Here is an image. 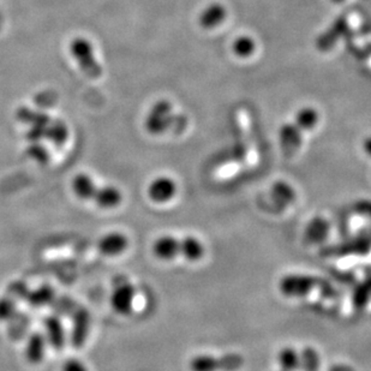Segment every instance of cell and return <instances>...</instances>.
Instances as JSON below:
<instances>
[{
	"label": "cell",
	"instance_id": "obj_1",
	"mask_svg": "<svg viewBox=\"0 0 371 371\" xmlns=\"http://www.w3.org/2000/svg\"><path fill=\"white\" fill-rule=\"evenodd\" d=\"M70 54L75 59L81 71L91 80H98L103 76V66L98 63L95 49L87 38L77 36L70 42Z\"/></svg>",
	"mask_w": 371,
	"mask_h": 371
},
{
	"label": "cell",
	"instance_id": "obj_2",
	"mask_svg": "<svg viewBox=\"0 0 371 371\" xmlns=\"http://www.w3.org/2000/svg\"><path fill=\"white\" fill-rule=\"evenodd\" d=\"M186 118L181 116L175 117L172 114V105L167 100H161L149 111L146 118V129L149 133L160 135L173 126H177L178 130H182L183 126H186Z\"/></svg>",
	"mask_w": 371,
	"mask_h": 371
},
{
	"label": "cell",
	"instance_id": "obj_3",
	"mask_svg": "<svg viewBox=\"0 0 371 371\" xmlns=\"http://www.w3.org/2000/svg\"><path fill=\"white\" fill-rule=\"evenodd\" d=\"M245 360L239 353H228L224 356L197 355L189 362L191 371H238L244 367Z\"/></svg>",
	"mask_w": 371,
	"mask_h": 371
},
{
	"label": "cell",
	"instance_id": "obj_4",
	"mask_svg": "<svg viewBox=\"0 0 371 371\" xmlns=\"http://www.w3.org/2000/svg\"><path fill=\"white\" fill-rule=\"evenodd\" d=\"M317 286V279L308 274H286L279 280V291L286 298H304Z\"/></svg>",
	"mask_w": 371,
	"mask_h": 371
},
{
	"label": "cell",
	"instance_id": "obj_5",
	"mask_svg": "<svg viewBox=\"0 0 371 371\" xmlns=\"http://www.w3.org/2000/svg\"><path fill=\"white\" fill-rule=\"evenodd\" d=\"M136 295V288L128 281L116 285L110 295L112 310L121 316H129L133 311Z\"/></svg>",
	"mask_w": 371,
	"mask_h": 371
},
{
	"label": "cell",
	"instance_id": "obj_6",
	"mask_svg": "<svg viewBox=\"0 0 371 371\" xmlns=\"http://www.w3.org/2000/svg\"><path fill=\"white\" fill-rule=\"evenodd\" d=\"M177 193L178 186L175 179L168 176H159L147 186L148 198L156 205H166L175 198Z\"/></svg>",
	"mask_w": 371,
	"mask_h": 371
},
{
	"label": "cell",
	"instance_id": "obj_7",
	"mask_svg": "<svg viewBox=\"0 0 371 371\" xmlns=\"http://www.w3.org/2000/svg\"><path fill=\"white\" fill-rule=\"evenodd\" d=\"M130 239L121 231H110L98 240V250L106 258H118L129 249Z\"/></svg>",
	"mask_w": 371,
	"mask_h": 371
},
{
	"label": "cell",
	"instance_id": "obj_8",
	"mask_svg": "<svg viewBox=\"0 0 371 371\" xmlns=\"http://www.w3.org/2000/svg\"><path fill=\"white\" fill-rule=\"evenodd\" d=\"M152 253L159 261H175L181 256V239L175 235H160L153 242Z\"/></svg>",
	"mask_w": 371,
	"mask_h": 371
},
{
	"label": "cell",
	"instance_id": "obj_9",
	"mask_svg": "<svg viewBox=\"0 0 371 371\" xmlns=\"http://www.w3.org/2000/svg\"><path fill=\"white\" fill-rule=\"evenodd\" d=\"M93 202L98 205V208L110 209L117 208L123 203V193L121 190L116 186H98L96 193H95Z\"/></svg>",
	"mask_w": 371,
	"mask_h": 371
},
{
	"label": "cell",
	"instance_id": "obj_10",
	"mask_svg": "<svg viewBox=\"0 0 371 371\" xmlns=\"http://www.w3.org/2000/svg\"><path fill=\"white\" fill-rule=\"evenodd\" d=\"M98 188L94 178L84 172L75 176L71 181L72 193L81 201H93Z\"/></svg>",
	"mask_w": 371,
	"mask_h": 371
},
{
	"label": "cell",
	"instance_id": "obj_11",
	"mask_svg": "<svg viewBox=\"0 0 371 371\" xmlns=\"http://www.w3.org/2000/svg\"><path fill=\"white\" fill-rule=\"evenodd\" d=\"M205 245L195 235H186L181 239V256L188 262L196 263L205 258Z\"/></svg>",
	"mask_w": 371,
	"mask_h": 371
},
{
	"label": "cell",
	"instance_id": "obj_12",
	"mask_svg": "<svg viewBox=\"0 0 371 371\" xmlns=\"http://www.w3.org/2000/svg\"><path fill=\"white\" fill-rule=\"evenodd\" d=\"M347 26H349V19L347 17L342 16L341 19H337L335 24H333L330 29H328L321 38L318 39V49H321V51H328V49H332L334 44L340 38V35L347 29Z\"/></svg>",
	"mask_w": 371,
	"mask_h": 371
},
{
	"label": "cell",
	"instance_id": "obj_13",
	"mask_svg": "<svg viewBox=\"0 0 371 371\" xmlns=\"http://www.w3.org/2000/svg\"><path fill=\"white\" fill-rule=\"evenodd\" d=\"M281 146L285 154L295 153L300 146V129L295 124H286L280 131Z\"/></svg>",
	"mask_w": 371,
	"mask_h": 371
},
{
	"label": "cell",
	"instance_id": "obj_14",
	"mask_svg": "<svg viewBox=\"0 0 371 371\" xmlns=\"http://www.w3.org/2000/svg\"><path fill=\"white\" fill-rule=\"evenodd\" d=\"M278 363L283 371H295L300 367V353L292 347L285 346L278 352Z\"/></svg>",
	"mask_w": 371,
	"mask_h": 371
},
{
	"label": "cell",
	"instance_id": "obj_15",
	"mask_svg": "<svg viewBox=\"0 0 371 371\" xmlns=\"http://www.w3.org/2000/svg\"><path fill=\"white\" fill-rule=\"evenodd\" d=\"M226 17V10L224 6L220 4H212L202 12L200 23L205 29H212L219 26L220 23L224 22Z\"/></svg>",
	"mask_w": 371,
	"mask_h": 371
},
{
	"label": "cell",
	"instance_id": "obj_16",
	"mask_svg": "<svg viewBox=\"0 0 371 371\" xmlns=\"http://www.w3.org/2000/svg\"><path fill=\"white\" fill-rule=\"evenodd\" d=\"M330 232V224L323 218H314L305 230V238L311 243H318L326 239Z\"/></svg>",
	"mask_w": 371,
	"mask_h": 371
},
{
	"label": "cell",
	"instance_id": "obj_17",
	"mask_svg": "<svg viewBox=\"0 0 371 371\" xmlns=\"http://www.w3.org/2000/svg\"><path fill=\"white\" fill-rule=\"evenodd\" d=\"M321 367V358L317 351L308 346L300 352V367L304 371H318Z\"/></svg>",
	"mask_w": 371,
	"mask_h": 371
},
{
	"label": "cell",
	"instance_id": "obj_18",
	"mask_svg": "<svg viewBox=\"0 0 371 371\" xmlns=\"http://www.w3.org/2000/svg\"><path fill=\"white\" fill-rule=\"evenodd\" d=\"M272 195L277 202H280L283 205H291L295 201V191L290 184L285 182H277L272 189Z\"/></svg>",
	"mask_w": 371,
	"mask_h": 371
},
{
	"label": "cell",
	"instance_id": "obj_19",
	"mask_svg": "<svg viewBox=\"0 0 371 371\" xmlns=\"http://www.w3.org/2000/svg\"><path fill=\"white\" fill-rule=\"evenodd\" d=\"M45 337H42L41 335L36 334L27 346V357L28 360L33 362V363H39L40 360L44 358V352H45Z\"/></svg>",
	"mask_w": 371,
	"mask_h": 371
},
{
	"label": "cell",
	"instance_id": "obj_20",
	"mask_svg": "<svg viewBox=\"0 0 371 371\" xmlns=\"http://www.w3.org/2000/svg\"><path fill=\"white\" fill-rule=\"evenodd\" d=\"M317 119V112L314 108H311V107H307V108L300 111V113L297 116L295 126H298L300 129L309 130L316 126Z\"/></svg>",
	"mask_w": 371,
	"mask_h": 371
},
{
	"label": "cell",
	"instance_id": "obj_21",
	"mask_svg": "<svg viewBox=\"0 0 371 371\" xmlns=\"http://www.w3.org/2000/svg\"><path fill=\"white\" fill-rule=\"evenodd\" d=\"M255 49V41L249 36L238 38L233 44V51L238 57H250L251 54H254Z\"/></svg>",
	"mask_w": 371,
	"mask_h": 371
},
{
	"label": "cell",
	"instance_id": "obj_22",
	"mask_svg": "<svg viewBox=\"0 0 371 371\" xmlns=\"http://www.w3.org/2000/svg\"><path fill=\"white\" fill-rule=\"evenodd\" d=\"M27 154L29 156V158L35 160L36 163H42V165H46V163H49V152H47V149L42 146L41 142L29 143V147H28L27 149Z\"/></svg>",
	"mask_w": 371,
	"mask_h": 371
},
{
	"label": "cell",
	"instance_id": "obj_23",
	"mask_svg": "<svg viewBox=\"0 0 371 371\" xmlns=\"http://www.w3.org/2000/svg\"><path fill=\"white\" fill-rule=\"evenodd\" d=\"M49 332L47 334L49 342H52L54 346H61L63 342V327L58 320H54L52 322L49 323Z\"/></svg>",
	"mask_w": 371,
	"mask_h": 371
},
{
	"label": "cell",
	"instance_id": "obj_24",
	"mask_svg": "<svg viewBox=\"0 0 371 371\" xmlns=\"http://www.w3.org/2000/svg\"><path fill=\"white\" fill-rule=\"evenodd\" d=\"M61 371H91L87 364L78 358H68L61 365Z\"/></svg>",
	"mask_w": 371,
	"mask_h": 371
},
{
	"label": "cell",
	"instance_id": "obj_25",
	"mask_svg": "<svg viewBox=\"0 0 371 371\" xmlns=\"http://www.w3.org/2000/svg\"><path fill=\"white\" fill-rule=\"evenodd\" d=\"M328 371H355L352 367L345 364H339V365H333Z\"/></svg>",
	"mask_w": 371,
	"mask_h": 371
},
{
	"label": "cell",
	"instance_id": "obj_26",
	"mask_svg": "<svg viewBox=\"0 0 371 371\" xmlns=\"http://www.w3.org/2000/svg\"><path fill=\"white\" fill-rule=\"evenodd\" d=\"M364 152L367 153V156H371V137H367L364 141L363 143Z\"/></svg>",
	"mask_w": 371,
	"mask_h": 371
},
{
	"label": "cell",
	"instance_id": "obj_27",
	"mask_svg": "<svg viewBox=\"0 0 371 371\" xmlns=\"http://www.w3.org/2000/svg\"><path fill=\"white\" fill-rule=\"evenodd\" d=\"M3 24H4V19H3V15H1V12H0V31H1V28H3Z\"/></svg>",
	"mask_w": 371,
	"mask_h": 371
},
{
	"label": "cell",
	"instance_id": "obj_28",
	"mask_svg": "<svg viewBox=\"0 0 371 371\" xmlns=\"http://www.w3.org/2000/svg\"><path fill=\"white\" fill-rule=\"evenodd\" d=\"M334 3H341V1H344V0H332Z\"/></svg>",
	"mask_w": 371,
	"mask_h": 371
},
{
	"label": "cell",
	"instance_id": "obj_29",
	"mask_svg": "<svg viewBox=\"0 0 371 371\" xmlns=\"http://www.w3.org/2000/svg\"><path fill=\"white\" fill-rule=\"evenodd\" d=\"M279 371H283V370H279Z\"/></svg>",
	"mask_w": 371,
	"mask_h": 371
}]
</instances>
